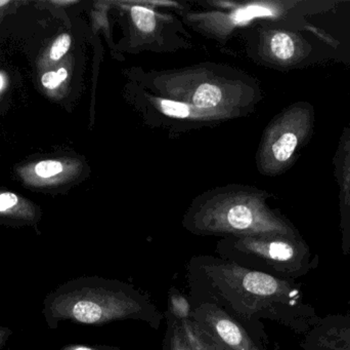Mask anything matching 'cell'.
I'll use <instances>...</instances> for the list:
<instances>
[{
  "mask_svg": "<svg viewBox=\"0 0 350 350\" xmlns=\"http://www.w3.org/2000/svg\"><path fill=\"white\" fill-rule=\"evenodd\" d=\"M18 203V197L14 193H2L0 195V212L8 211Z\"/></svg>",
  "mask_w": 350,
  "mask_h": 350,
  "instance_id": "cell-17",
  "label": "cell"
},
{
  "mask_svg": "<svg viewBox=\"0 0 350 350\" xmlns=\"http://www.w3.org/2000/svg\"><path fill=\"white\" fill-rule=\"evenodd\" d=\"M63 171V164L57 160H43L35 166V172L41 178H51Z\"/></svg>",
  "mask_w": 350,
  "mask_h": 350,
  "instance_id": "cell-15",
  "label": "cell"
},
{
  "mask_svg": "<svg viewBox=\"0 0 350 350\" xmlns=\"http://www.w3.org/2000/svg\"><path fill=\"white\" fill-rule=\"evenodd\" d=\"M168 308L170 310L167 316H172L178 322H183L191 318V304L177 290L172 289L170 292Z\"/></svg>",
  "mask_w": 350,
  "mask_h": 350,
  "instance_id": "cell-12",
  "label": "cell"
},
{
  "mask_svg": "<svg viewBox=\"0 0 350 350\" xmlns=\"http://www.w3.org/2000/svg\"><path fill=\"white\" fill-rule=\"evenodd\" d=\"M131 18L137 28L144 33H151L156 28V16L153 10L144 6H133L131 10Z\"/></svg>",
  "mask_w": 350,
  "mask_h": 350,
  "instance_id": "cell-13",
  "label": "cell"
},
{
  "mask_svg": "<svg viewBox=\"0 0 350 350\" xmlns=\"http://www.w3.org/2000/svg\"><path fill=\"white\" fill-rule=\"evenodd\" d=\"M172 318V316H170ZM179 327L183 331L185 338L189 343L197 347L199 350H228L224 349L219 343L216 342L206 331H204L197 323L193 322L191 318L189 320L178 322Z\"/></svg>",
  "mask_w": 350,
  "mask_h": 350,
  "instance_id": "cell-8",
  "label": "cell"
},
{
  "mask_svg": "<svg viewBox=\"0 0 350 350\" xmlns=\"http://www.w3.org/2000/svg\"><path fill=\"white\" fill-rule=\"evenodd\" d=\"M168 316V331L166 334L165 350H199L185 338L174 318Z\"/></svg>",
  "mask_w": 350,
  "mask_h": 350,
  "instance_id": "cell-11",
  "label": "cell"
},
{
  "mask_svg": "<svg viewBox=\"0 0 350 350\" xmlns=\"http://www.w3.org/2000/svg\"><path fill=\"white\" fill-rule=\"evenodd\" d=\"M6 332L4 330H0V345H1L2 341H3L4 337H5Z\"/></svg>",
  "mask_w": 350,
  "mask_h": 350,
  "instance_id": "cell-22",
  "label": "cell"
},
{
  "mask_svg": "<svg viewBox=\"0 0 350 350\" xmlns=\"http://www.w3.org/2000/svg\"><path fill=\"white\" fill-rule=\"evenodd\" d=\"M160 109L168 116L175 118H187L193 114V109L187 103L172 100H160Z\"/></svg>",
  "mask_w": 350,
  "mask_h": 350,
  "instance_id": "cell-14",
  "label": "cell"
},
{
  "mask_svg": "<svg viewBox=\"0 0 350 350\" xmlns=\"http://www.w3.org/2000/svg\"><path fill=\"white\" fill-rule=\"evenodd\" d=\"M336 176L342 190L350 186V129L347 131L336 154Z\"/></svg>",
  "mask_w": 350,
  "mask_h": 350,
  "instance_id": "cell-10",
  "label": "cell"
},
{
  "mask_svg": "<svg viewBox=\"0 0 350 350\" xmlns=\"http://www.w3.org/2000/svg\"><path fill=\"white\" fill-rule=\"evenodd\" d=\"M191 285L197 295L208 296L237 320L281 316L296 303L298 290L277 275L241 266L211 256L193 258L189 266Z\"/></svg>",
  "mask_w": 350,
  "mask_h": 350,
  "instance_id": "cell-1",
  "label": "cell"
},
{
  "mask_svg": "<svg viewBox=\"0 0 350 350\" xmlns=\"http://www.w3.org/2000/svg\"><path fill=\"white\" fill-rule=\"evenodd\" d=\"M338 350H350V337L347 341H345V345H343L342 347H341V345L339 347Z\"/></svg>",
  "mask_w": 350,
  "mask_h": 350,
  "instance_id": "cell-21",
  "label": "cell"
},
{
  "mask_svg": "<svg viewBox=\"0 0 350 350\" xmlns=\"http://www.w3.org/2000/svg\"><path fill=\"white\" fill-rule=\"evenodd\" d=\"M267 47L269 55L284 65L294 63L304 55L301 39L287 31H271L267 38Z\"/></svg>",
  "mask_w": 350,
  "mask_h": 350,
  "instance_id": "cell-7",
  "label": "cell"
},
{
  "mask_svg": "<svg viewBox=\"0 0 350 350\" xmlns=\"http://www.w3.org/2000/svg\"><path fill=\"white\" fill-rule=\"evenodd\" d=\"M70 45H71V37H70V35L62 34L61 36L57 37V40L53 42V47H51V59L55 60V61L61 59L67 53Z\"/></svg>",
  "mask_w": 350,
  "mask_h": 350,
  "instance_id": "cell-16",
  "label": "cell"
},
{
  "mask_svg": "<svg viewBox=\"0 0 350 350\" xmlns=\"http://www.w3.org/2000/svg\"><path fill=\"white\" fill-rule=\"evenodd\" d=\"M6 3H8V1H5V0H4V1H0V6L4 5V4Z\"/></svg>",
  "mask_w": 350,
  "mask_h": 350,
  "instance_id": "cell-24",
  "label": "cell"
},
{
  "mask_svg": "<svg viewBox=\"0 0 350 350\" xmlns=\"http://www.w3.org/2000/svg\"><path fill=\"white\" fill-rule=\"evenodd\" d=\"M57 74H59V78H61L62 82H64V80H65L68 76V72L67 70L65 69V68H61V69H59V71H57Z\"/></svg>",
  "mask_w": 350,
  "mask_h": 350,
  "instance_id": "cell-20",
  "label": "cell"
},
{
  "mask_svg": "<svg viewBox=\"0 0 350 350\" xmlns=\"http://www.w3.org/2000/svg\"><path fill=\"white\" fill-rule=\"evenodd\" d=\"M57 312L63 318L94 326L131 320L158 330L163 320L162 312L135 286L98 277L70 284L59 296Z\"/></svg>",
  "mask_w": 350,
  "mask_h": 350,
  "instance_id": "cell-2",
  "label": "cell"
},
{
  "mask_svg": "<svg viewBox=\"0 0 350 350\" xmlns=\"http://www.w3.org/2000/svg\"><path fill=\"white\" fill-rule=\"evenodd\" d=\"M224 100V92L219 86L203 84L198 86L191 97V103L196 108L211 109L219 106Z\"/></svg>",
  "mask_w": 350,
  "mask_h": 350,
  "instance_id": "cell-9",
  "label": "cell"
},
{
  "mask_svg": "<svg viewBox=\"0 0 350 350\" xmlns=\"http://www.w3.org/2000/svg\"><path fill=\"white\" fill-rule=\"evenodd\" d=\"M314 109L306 103L293 105L267 127L258 152L261 172L275 175L288 168L295 152L312 135Z\"/></svg>",
  "mask_w": 350,
  "mask_h": 350,
  "instance_id": "cell-5",
  "label": "cell"
},
{
  "mask_svg": "<svg viewBox=\"0 0 350 350\" xmlns=\"http://www.w3.org/2000/svg\"><path fill=\"white\" fill-rule=\"evenodd\" d=\"M62 79L59 78L57 72H47L42 76V84L45 88H57L61 84Z\"/></svg>",
  "mask_w": 350,
  "mask_h": 350,
  "instance_id": "cell-18",
  "label": "cell"
},
{
  "mask_svg": "<svg viewBox=\"0 0 350 350\" xmlns=\"http://www.w3.org/2000/svg\"><path fill=\"white\" fill-rule=\"evenodd\" d=\"M191 318L224 349L262 350L239 320L213 300H196Z\"/></svg>",
  "mask_w": 350,
  "mask_h": 350,
  "instance_id": "cell-6",
  "label": "cell"
},
{
  "mask_svg": "<svg viewBox=\"0 0 350 350\" xmlns=\"http://www.w3.org/2000/svg\"><path fill=\"white\" fill-rule=\"evenodd\" d=\"M218 253L224 260L280 277L304 275L312 261L310 249L299 236L226 238L218 245Z\"/></svg>",
  "mask_w": 350,
  "mask_h": 350,
  "instance_id": "cell-4",
  "label": "cell"
},
{
  "mask_svg": "<svg viewBox=\"0 0 350 350\" xmlns=\"http://www.w3.org/2000/svg\"><path fill=\"white\" fill-rule=\"evenodd\" d=\"M2 84H3V79H2L1 76H0V88H2Z\"/></svg>",
  "mask_w": 350,
  "mask_h": 350,
  "instance_id": "cell-23",
  "label": "cell"
},
{
  "mask_svg": "<svg viewBox=\"0 0 350 350\" xmlns=\"http://www.w3.org/2000/svg\"><path fill=\"white\" fill-rule=\"evenodd\" d=\"M65 350H121L117 347H84V345H75V347H70Z\"/></svg>",
  "mask_w": 350,
  "mask_h": 350,
  "instance_id": "cell-19",
  "label": "cell"
},
{
  "mask_svg": "<svg viewBox=\"0 0 350 350\" xmlns=\"http://www.w3.org/2000/svg\"><path fill=\"white\" fill-rule=\"evenodd\" d=\"M183 226L198 236H299L295 228L267 208L262 195L241 191L202 197L187 212Z\"/></svg>",
  "mask_w": 350,
  "mask_h": 350,
  "instance_id": "cell-3",
  "label": "cell"
}]
</instances>
